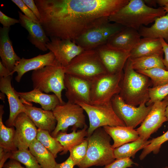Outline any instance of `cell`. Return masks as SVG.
I'll list each match as a JSON object with an SVG mask.
<instances>
[{
    "label": "cell",
    "mask_w": 168,
    "mask_h": 168,
    "mask_svg": "<svg viewBox=\"0 0 168 168\" xmlns=\"http://www.w3.org/2000/svg\"><path fill=\"white\" fill-rule=\"evenodd\" d=\"M163 59V54H158L131 59L132 67L136 71L148 70L156 68L166 69Z\"/></svg>",
    "instance_id": "30"
},
{
    "label": "cell",
    "mask_w": 168,
    "mask_h": 168,
    "mask_svg": "<svg viewBox=\"0 0 168 168\" xmlns=\"http://www.w3.org/2000/svg\"><path fill=\"white\" fill-rule=\"evenodd\" d=\"M86 113L89 119L88 135H91L97 128L105 126H126L125 123L116 114L111 102L103 105H92L82 102L77 103Z\"/></svg>",
    "instance_id": "10"
},
{
    "label": "cell",
    "mask_w": 168,
    "mask_h": 168,
    "mask_svg": "<svg viewBox=\"0 0 168 168\" xmlns=\"http://www.w3.org/2000/svg\"><path fill=\"white\" fill-rule=\"evenodd\" d=\"M18 13L20 24L27 31L29 41L40 50L47 51L46 44L50 40L39 21L28 18L20 11Z\"/></svg>",
    "instance_id": "19"
},
{
    "label": "cell",
    "mask_w": 168,
    "mask_h": 168,
    "mask_svg": "<svg viewBox=\"0 0 168 168\" xmlns=\"http://www.w3.org/2000/svg\"><path fill=\"white\" fill-rule=\"evenodd\" d=\"M141 37L138 30L125 27L113 35L105 45L115 50L130 52L138 43Z\"/></svg>",
    "instance_id": "20"
},
{
    "label": "cell",
    "mask_w": 168,
    "mask_h": 168,
    "mask_svg": "<svg viewBox=\"0 0 168 168\" xmlns=\"http://www.w3.org/2000/svg\"><path fill=\"white\" fill-rule=\"evenodd\" d=\"M135 164L130 158L116 159L103 168H128Z\"/></svg>",
    "instance_id": "38"
},
{
    "label": "cell",
    "mask_w": 168,
    "mask_h": 168,
    "mask_svg": "<svg viewBox=\"0 0 168 168\" xmlns=\"http://www.w3.org/2000/svg\"><path fill=\"white\" fill-rule=\"evenodd\" d=\"M151 141V140H144L139 137L135 141L114 149V156L115 159L131 157L134 158L136 153L149 145Z\"/></svg>",
    "instance_id": "29"
},
{
    "label": "cell",
    "mask_w": 168,
    "mask_h": 168,
    "mask_svg": "<svg viewBox=\"0 0 168 168\" xmlns=\"http://www.w3.org/2000/svg\"><path fill=\"white\" fill-rule=\"evenodd\" d=\"M12 76H9L0 79V90L5 94L9 103L10 114L9 118L6 121L7 126H13L14 121L21 113L25 112V108L17 91L12 87Z\"/></svg>",
    "instance_id": "17"
},
{
    "label": "cell",
    "mask_w": 168,
    "mask_h": 168,
    "mask_svg": "<svg viewBox=\"0 0 168 168\" xmlns=\"http://www.w3.org/2000/svg\"><path fill=\"white\" fill-rule=\"evenodd\" d=\"M149 99L146 104L147 106L163 100L168 95V83L149 88Z\"/></svg>",
    "instance_id": "36"
},
{
    "label": "cell",
    "mask_w": 168,
    "mask_h": 168,
    "mask_svg": "<svg viewBox=\"0 0 168 168\" xmlns=\"http://www.w3.org/2000/svg\"><path fill=\"white\" fill-rule=\"evenodd\" d=\"M57 121L56 127L51 133L55 138L59 132H67L68 127L72 129L83 128L87 125L83 108L79 105L69 102L57 106L52 110Z\"/></svg>",
    "instance_id": "9"
},
{
    "label": "cell",
    "mask_w": 168,
    "mask_h": 168,
    "mask_svg": "<svg viewBox=\"0 0 168 168\" xmlns=\"http://www.w3.org/2000/svg\"><path fill=\"white\" fill-rule=\"evenodd\" d=\"M9 30L10 27L0 28V57L2 63L12 72L21 58L14 50L9 36Z\"/></svg>",
    "instance_id": "22"
},
{
    "label": "cell",
    "mask_w": 168,
    "mask_h": 168,
    "mask_svg": "<svg viewBox=\"0 0 168 168\" xmlns=\"http://www.w3.org/2000/svg\"><path fill=\"white\" fill-rule=\"evenodd\" d=\"M124 70L119 96L126 103L132 106H137L146 104L149 99V89L152 85L151 79L133 68L130 57Z\"/></svg>",
    "instance_id": "3"
},
{
    "label": "cell",
    "mask_w": 168,
    "mask_h": 168,
    "mask_svg": "<svg viewBox=\"0 0 168 168\" xmlns=\"http://www.w3.org/2000/svg\"><path fill=\"white\" fill-rule=\"evenodd\" d=\"M138 31L143 38H162L168 43V12L157 18L151 26H142Z\"/></svg>",
    "instance_id": "25"
},
{
    "label": "cell",
    "mask_w": 168,
    "mask_h": 168,
    "mask_svg": "<svg viewBox=\"0 0 168 168\" xmlns=\"http://www.w3.org/2000/svg\"><path fill=\"white\" fill-rule=\"evenodd\" d=\"M162 45L163 53L165 54L163 62L166 69L168 70V43L162 38L160 39Z\"/></svg>",
    "instance_id": "42"
},
{
    "label": "cell",
    "mask_w": 168,
    "mask_h": 168,
    "mask_svg": "<svg viewBox=\"0 0 168 168\" xmlns=\"http://www.w3.org/2000/svg\"><path fill=\"white\" fill-rule=\"evenodd\" d=\"M17 93L22 101L39 104L42 108L45 110L52 111L61 104L59 99L54 94L45 93L38 89H33L26 92H17Z\"/></svg>",
    "instance_id": "23"
},
{
    "label": "cell",
    "mask_w": 168,
    "mask_h": 168,
    "mask_svg": "<svg viewBox=\"0 0 168 168\" xmlns=\"http://www.w3.org/2000/svg\"><path fill=\"white\" fill-rule=\"evenodd\" d=\"M4 106L0 105V147L8 152L18 149L14 142L15 129L14 126L8 127L3 123L2 115L4 113Z\"/></svg>",
    "instance_id": "31"
},
{
    "label": "cell",
    "mask_w": 168,
    "mask_h": 168,
    "mask_svg": "<svg viewBox=\"0 0 168 168\" xmlns=\"http://www.w3.org/2000/svg\"><path fill=\"white\" fill-rule=\"evenodd\" d=\"M64 84L68 102L90 104L91 81L65 74Z\"/></svg>",
    "instance_id": "15"
},
{
    "label": "cell",
    "mask_w": 168,
    "mask_h": 168,
    "mask_svg": "<svg viewBox=\"0 0 168 168\" xmlns=\"http://www.w3.org/2000/svg\"><path fill=\"white\" fill-rule=\"evenodd\" d=\"M66 74L90 81L107 73L95 49L84 50L64 67Z\"/></svg>",
    "instance_id": "6"
},
{
    "label": "cell",
    "mask_w": 168,
    "mask_h": 168,
    "mask_svg": "<svg viewBox=\"0 0 168 168\" xmlns=\"http://www.w3.org/2000/svg\"><path fill=\"white\" fill-rule=\"evenodd\" d=\"M123 72L106 73L97 76L91 81L90 104L103 105L111 102L113 97L119 94Z\"/></svg>",
    "instance_id": "7"
},
{
    "label": "cell",
    "mask_w": 168,
    "mask_h": 168,
    "mask_svg": "<svg viewBox=\"0 0 168 168\" xmlns=\"http://www.w3.org/2000/svg\"><path fill=\"white\" fill-rule=\"evenodd\" d=\"M137 71L148 77L151 81L152 87L168 83V70L166 69L156 68Z\"/></svg>",
    "instance_id": "34"
},
{
    "label": "cell",
    "mask_w": 168,
    "mask_h": 168,
    "mask_svg": "<svg viewBox=\"0 0 168 168\" xmlns=\"http://www.w3.org/2000/svg\"><path fill=\"white\" fill-rule=\"evenodd\" d=\"M5 94L1 92L0 93V99L3 100H4L5 99Z\"/></svg>",
    "instance_id": "50"
},
{
    "label": "cell",
    "mask_w": 168,
    "mask_h": 168,
    "mask_svg": "<svg viewBox=\"0 0 168 168\" xmlns=\"http://www.w3.org/2000/svg\"><path fill=\"white\" fill-rule=\"evenodd\" d=\"M95 49L107 73L116 74L123 72L130 52L115 50L105 44Z\"/></svg>",
    "instance_id": "16"
},
{
    "label": "cell",
    "mask_w": 168,
    "mask_h": 168,
    "mask_svg": "<svg viewBox=\"0 0 168 168\" xmlns=\"http://www.w3.org/2000/svg\"><path fill=\"white\" fill-rule=\"evenodd\" d=\"M125 27L111 23L108 18L88 29L74 41L84 50L95 49L106 44L113 35Z\"/></svg>",
    "instance_id": "8"
},
{
    "label": "cell",
    "mask_w": 168,
    "mask_h": 168,
    "mask_svg": "<svg viewBox=\"0 0 168 168\" xmlns=\"http://www.w3.org/2000/svg\"><path fill=\"white\" fill-rule=\"evenodd\" d=\"M162 168H168V166H166L165 167H163Z\"/></svg>",
    "instance_id": "52"
},
{
    "label": "cell",
    "mask_w": 168,
    "mask_h": 168,
    "mask_svg": "<svg viewBox=\"0 0 168 168\" xmlns=\"http://www.w3.org/2000/svg\"><path fill=\"white\" fill-rule=\"evenodd\" d=\"M111 138L102 127L97 128L88 136L86 138L88 142L86 155L77 166L79 168L105 166L114 161L115 158L110 144Z\"/></svg>",
    "instance_id": "4"
},
{
    "label": "cell",
    "mask_w": 168,
    "mask_h": 168,
    "mask_svg": "<svg viewBox=\"0 0 168 168\" xmlns=\"http://www.w3.org/2000/svg\"><path fill=\"white\" fill-rule=\"evenodd\" d=\"M164 54L160 39L141 38L139 42L130 52V58L134 59L154 54Z\"/></svg>",
    "instance_id": "26"
},
{
    "label": "cell",
    "mask_w": 168,
    "mask_h": 168,
    "mask_svg": "<svg viewBox=\"0 0 168 168\" xmlns=\"http://www.w3.org/2000/svg\"><path fill=\"white\" fill-rule=\"evenodd\" d=\"M129 0H35L39 21L49 37L74 41L88 29L107 19Z\"/></svg>",
    "instance_id": "1"
},
{
    "label": "cell",
    "mask_w": 168,
    "mask_h": 168,
    "mask_svg": "<svg viewBox=\"0 0 168 168\" xmlns=\"http://www.w3.org/2000/svg\"><path fill=\"white\" fill-rule=\"evenodd\" d=\"M0 147V168H2L6 160L9 158L10 152Z\"/></svg>",
    "instance_id": "44"
},
{
    "label": "cell",
    "mask_w": 168,
    "mask_h": 168,
    "mask_svg": "<svg viewBox=\"0 0 168 168\" xmlns=\"http://www.w3.org/2000/svg\"><path fill=\"white\" fill-rule=\"evenodd\" d=\"M166 12L163 7H150L142 0H129L125 5L108 17L110 22L138 31L141 27L154 22Z\"/></svg>",
    "instance_id": "2"
},
{
    "label": "cell",
    "mask_w": 168,
    "mask_h": 168,
    "mask_svg": "<svg viewBox=\"0 0 168 168\" xmlns=\"http://www.w3.org/2000/svg\"><path fill=\"white\" fill-rule=\"evenodd\" d=\"M13 126L15 129L14 144L18 149H28L36 138L38 129L25 112L20 114L16 118Z\"/></svg>",
    "instance_id": "14"
},
{
    "label": "cell",
    "mask_w": 168,
    "mask_h": 168,
    "mask_svg": "<svg viewBox=\"0 0 168 168\" xmlns=\"http://www.w3.org/2000/svg\"><path fill=\"white\" fill-rule=\"evenodd\" d=\"M157 4L164 7L168 4V0H156Z\"/></svg>",
    "instance_id": "48"
},
{
    "label": "cell",
    "mask_w": 168,
    "mask_h": 168,
    "mask_svg": "<svg viewBox=\"0 0 168 168\" xmlns=\"http://www.w3.org/2000/svg\"><path fill=\"white\" fill-rule=\"evenodd\" d=\"M57 61L54 54L51 51L44 54H39L30 58H22L17 63L11 74L12 75L15 72H17V75L15 79L19 82L23 76L27 72L53 65Z\"/></svg>",
    "instance_id": "18"
},
{
    "label": "cell",
    "mask_w": 168,
    "mask_h": 168,
    "mask_svg": "<svg viewBox=\"0 0 168 168\" xmlns=\"http://www.w3.org/2000/svg\"><path fill=\"white\" fill-rule=\"evenodd\" d=\"M12 75L11 72L6 67L2 62L0 61V78Z\"/></svg>",
    "instance_id": "46"
},
{
    "label": "cell",
    "mask_w": 168,
    "mask_h": 168,
    "mask_svg": "<svg viewBox=\"0 0 168 168\" xmlns=\"http://www.w3.org/2000/svg\"><path fill=\"white\" fill-rule=\"evenodd\" d=\"M9 159L19 161L26 168H41L29 148L11 152Z\"/></svg>",
    "instance_id": "33"
},
{
    "label": "cell",
    "mask_w": 168,
    "mask_h": 168,
    "mask_svg": "<svg viewBox=\"0 0 168 168\" xmlns=\"http://www.w3.org/2000/svg\"><path fill=\"white\" fill-rule=\"evenodd\" d=\"M2 168H25L19 161L14 159H10L4 165Z\"/></svg>",
    "instance_id": "45"
},
{
    "label": "cell",
    "mask_w": 168,
    "mask_h": 168,
    "mask_svg": "<svg viewBox=\"0 0 168 168\" xmlns=\"http://www.w3.org/2000/svg\"><path fill=\"white\" fill-rule=\"evenodd\" d=\"M23 103L25 113L38 129L47 130L51 133L55 128L57 122L52 111L33 106L30 102L23 101Z\"/></svg>",
    "instance_id": "21"
},
{
    "label": "cell",
    "mask_w": 168,
    "mask_h": 168,
    "mask_svg": "<svg viewBox=\"0 0 168 168\" xmlns=\"http://www.w3.org/2000/svg\"><path fill=\"white\" fill-rule=\"evenodd\" d=\"M103 128L113 140L112 145L113 149L135 141L140 137L136 130L126 126H105Z\"/></svg>",
    "instance_id": "24"
},
{
    "label": "cell",
    "mask_w": 168,
    "mask_h": 168,
    "mask_svg": "<svg viewBox=\"0 0 168 168\" xmlns=\"http://www.w3.org/2000/svg\"><path fill=\"white\" fill-rule=\"evenodd\" d=\"M143 1L147 6L151 7H155L157 4L156 0H144Z\"/></svg>",
    "instance_id": "47"
},
{
    "label": "cell",
    "mask_w": 168,
    "mask_h": 168,
    "mask_svg": "<svg viewBox=\"0 0 168 168\" xmlns=\"http://www.w3.org/2000/svg\"><path fill=\"white\" fill-rule=\"evenodd\" d=\"M75 165L71 157L64 162L59 164L57 163L53 168H73Z\"/></svg>",
    "instance_id": "43"
},
{
    "label": "cell",
    "mask_w": 168,
    "mask_h": 168,
    "mask_svg": "<svg viewBox=\"0 0 168 168\" xmlns=\"http://www.w3.org/2000/svg\"><path fill=\"white\" fill-rule=\"evenodd\" d=\"M111 102L117 116L126 126L134 129L143 121L153 105L147 106L143 103L138 107L132 106L126 103L119 94L114 95Z\"/></svg>",
    "instance_id": "11"
},
{
    "label": "cell",
    "mask_w": 168,
    "mask_h": 168,
    "mask_svg": "<svg viewBox=\"0 0 168 168\" xmlns=\"http://www.w3.org/2000/svg\"><path fill=\"white\" fill-rule=\"evenodd\" d=\"M64 67L57 61L54 64L33 71L31 75L33 89L46 93L52 92L58 98L61 104L64 102L62 93L66 90L64 84Z\"/></svg>",
    "instance_id": "5"
},
{
    "label": "cell",
    "mask_w": 168,
    "mask_h": 168,
    "mask_svg": "<svg viewBox=\"0 0 168 168\" xmlns=\"http://www.w3.org/2000/svg\"><path fill=\"white\" fill-rule=\"evenodd\" d=\"M11 1L19 7L26 17L34 20L39 21V20L22 0H12Z\"/></svg>",
    "instance_id": "39"
},
{
    "label": "cell",
    "mask_w": 168,
    "mask_h": 168,
    "mask_svg": "<svg viewBox=\"0 0 168 168\" xmlns=\"http://www.w3.org/2000/svg\"><path fill=\"white\" fill-rule=\"evenodd\" d=\"M168 104V102L165 99L153 103L141 125L136 129L140 138L148 140L152 134L167 121L165 111Z\"/></svg>",
    "instance_id": "12"
},
{
    "label": "cell",
    "mask_w": 168,
    "mask_h": 168,
    "mask_svg": "<svg viewBox=\"0 0 168 168\" xmlns=\"http://www.w3.org/2000/svg\"><path fill=\"white\" fill-rule=\"evenodd\" d=\"M0 22L4 27H10L16 23H20L19 20L7 16L1 11H0Z\"/></svg>",
    "instance_id": "40"
},
{
    "label": "cell",
    "mask_w": 168,
    "mask_h": 168,
    "mask_svg": "<svg viewBox=\"0 0 168 168\" xmlns=\"http://www.w3.org/2000/svg\"><path fill=\"white\" fill-rule=\"evenodd\" d=\"M36 139L51 152L55 158L58 153L63 151L62 145L56 138L52 137L47 130L38 129Z\"/></svg>",
    "instance_id": "32"
},
{
    "label": "cell",
    "mask_w": 168,
    "mask_h": 168,
    "mask_svg": "<svg viewBox=\"0 0 168 168\" xmlns=\"http://www.w3.org/2000/svg\"><path fill=\"white\" fill-rule=\"evenodd\" d=\"M87 126L81 130L76 131L75 129H72V131L69 133L67 132H59L55 137L63 147V151L60 153L66 154L73 146L82 142L87 136Z\"/></svg>",
    "instance_id": "27"
},
{
    "label": "cell",
    "mask_w": 168,
    "mask_h": 168,
    "mask_svg": "<svg viewBox=\"0 0 168 168\" xmlns=\"http://www.w3.org/2000/svg\"><path fill=\"white\" fill-rule=\"evenodd\" d=\"M46 47L54 55L57 61L64 67L84 50L74 41L69 39L51 38Z\"/></svg>",
    "instance_id": "13"
},
{
    "label": "cell",
    "mask_w": 168,
    "mask_h": 168,
    "mask_svg": "<svg viewBox=\"0 0 168 168\" xmlns=\"http://www.w3.org/2000/svg\"><path fill=\"white\" fill-rule=\"evenodd\" d=\"M23 2L32 12L37 18L40 20L41 18L40 12L36 6L34 0H22Z\"/></svg>",
    "instance_id": "41"
},
{
    "label": "cell",
    "mask_w": 168,
    "mask_h": 168,
    "mask_svg": "<svg viewBox=\"0 0 168 168\" xmlns=\"http://www.w3.org/2000/svg\"><path fill=\"white\" fill-rule=\"evenodd\" d=\"M29 149L41 168H53L57 163L53 154L36 139L31 143Z\"/></svg>",
    "instance_id": "28"
},
{
    "label": "cell",
    "mask_w": 168,
    "mask_h": 168,
    "mask_svg": "<svg viewBox=\"0 0 168 168\" xmlns=\"http://www.w3.org/2000/svg\"><path fill=\"white\" fill-rule=\"evenodd\" d=\"M166 12H168V4L163 7Z\"/></svg>",
    "instance_id": "51"
},
{
    "label": "cell",
    "mask_w": 168,
    "mask_h": 168,
    "mask_svg": "<svg viewBox=\"0 0 168 168\" xmlns=\"http://www.w3.org/2000/svg\"><path fill=\"white\" fill-rule=\"evenodd\" d=\"M164 99L166 100L168 102V95ZM165 114L167 119V121H168V104L166 108Z\"/></svg>",
    "instance_id": "49"
},
{
    "label": "cell",
    "mask_w": 168,
    "mask_h": 168,
    "mask_svg": "<svg viewBox=\"0 0 168 168\" xmlns=\"http://www.w3.org/2000/svg\"><path fill=\"white\" fill-rule=\"evenodd\" d=\"M88 142L85 139L82 142L71 148L69 151L71 157L75 166H78L85 157L87 153Z\"/></svg>",
    "instance_id": "37"
},
{
    "label": "cell",
    "mask_w": 168,
    "mask_h": 168,
    "mask_svg": "<svg viewBox=\"0 0 168 168\" xmlns=\"http://www.w3.org/2000/svg\"><path fill=\"white\" fill-rule=\"evenodd\" d=\"M168 141V129L161 136L151 140L150 143L143 149L139 158L140 160L144 159L151 152L157 154L162 144Z\"/></svg>",
    "instance_id": "35"
}]
</instances>
